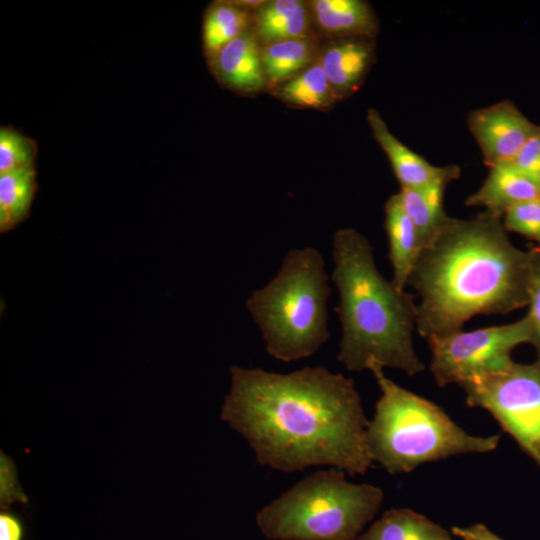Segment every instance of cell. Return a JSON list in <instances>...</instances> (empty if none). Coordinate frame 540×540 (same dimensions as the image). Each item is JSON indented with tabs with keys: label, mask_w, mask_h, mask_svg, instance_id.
<instances>
[{
	"label": "cell",
	"mask_w": 540,
	"mask_h": 540,
	"mask_svg": "<svg viewBox=\"0 0 540 540\" xmlns=\"http://www.w3.org/2000/svg\"><path fill=\"white\" fill-rule=\"evenodd\" d=\"M313 55L306 39H291L270 43L261 51L265 78L283 81L307 66Z\"/></svg>",
	"instance_id": "cell-21"
},
{
	"label": "cell",
	"mask_w": 540,
	"mask_h": 540,
	"mask_svg": "<svg viewBox=\"0 0 540 540\" xmlns=\"http://www.w3.org/2000/svg\"><path fill=\"white\" fill-rule=\"evenodd\" d=\"M384 212L388 258L393 268L392 283L405 290L422 246L413 222L400 203L398 193L388 198Z\"/></svg>",
	"instance_id": "cell-13"
},
{
	"label": "cell",
	"mask_w": 540,
	"mask_h": 540,
	"mask_svg": "<svg viewBox=\"0 0 540 540\" xmlns=\"http://www.w3.org/2000/svg\"><path fill=\"white\" fill-rule=\"evenodd\" d=\"M326 262L311 246L288 251L276 275L246 299L266 352L283 362L315 354L330 338Z\"/></svg>",
	"instance_id": "cell-5"
},
{
	"label": "cell",
	"mask_w": 540,
	"mask_h": 540,
	"mask_svg": "<svg viewBox=\"0 0 540 540\" xmlns=\"http://www.w3.org/2000/svg\"><path fill=\"white\" fill-rule=\"evenodd\" d=\"M372 59L370 43L347 39L328 46L321 56L320 65L334 93L343 95L358 88Z\"/></svg>",
	"instance_id": "cell-14"
},
{
	"label": "cell",
	"mask_w": 540,
	"mask_h": 540,
	"mask_svg": "<svg viewBox=\"0 0 540 540\" xmlns=\"http://www.w3.org/2000/svg\"><path fill=\"white\" fill-rule=\"evenodd\" d=\"M249 16L244 8L232 2L212 4L203 21V46L212 57L224 45L244 33Z\"/></svg>",
	"instance_id": "cell-20"
},
{
	"label": "cell",
	"mask_w": 540,
	"mask_h": 540,
	"mask_svg": "<svg viewBox=\"0 0 540 540\" xmlns=\"http://www.w3.org/2000/svg\"><path fill=\"white\" fill-rule=\"evenodd\" d=\"M307 11L298 0L265 2L256 17L259 36L269 42L304 39L307 28Z\"/></svg>",
	"instance_id": "cell-18"
},
{
	"label": "cell",
	"mask_w": 540,
	"mask_h": 540,
	"mask_svg": "<svg viewBox=\"0 0 540 540\" xmlns=\"http://www.w3.org/2000/svg\"><path fill=\"white\" fill-rule=\"evenodd\" d=\"M367 120L372 134L387 155L401 188H420L435 183L449 184L460 176L456 165L438 167L397 139L387 127L379 112L369 109Z\"/></svg>",
	"instance_id": "cell-10"
},
{
	"label": "cell",
	"mask_w": 540,
	"mask_h": 540,
	"mask_svg": "<svg viewBox=\"0 0 540 540\" xmlns=\"http://www.w3.org/2000/svg\"><path fill=\"white\" fill-rule=\"evenodd\" d=\"M470 407L489 412L540 468V360L460 384Z\"/></svg>",
	"instance_id": "cell-7"
},
{
	"label": "cell",
	"mask_w": 540,
	"mask_h": 540,
	"mask_svg": "<svg viewBox=\"0 0 540 540\" xmlns=\"http://www.w3.org/2000/svg\"><path fill=\"white\" fill-rule=\"evenodd\" d=\"M371 361L367 366L380 389L366 429L370 457L389 474L409 473L422 464L468 453H488L498 434L471 435L436 403L398 385Z\"/></svg>",
	"instance_id": "cell-4"
},
{
	"label": "cell",
	"mask_w": 540,
	"mask_h": 540,
	"mask_svg": "<svg viewBox=\"0 0 540 540\" xmlns=\"http://www.w3.org/2000/svg\"><path fill=\"white\" fill-rule=\"evenodd\" d=\"M312 10L317 25L328 33L371 37L378 28L370 5L361 0H316Z\"/></svg>",
	"instance_id": "cell-16"
},
{
	"label": "cell",
	"mask_w": 540,
	"mask_h": 540,
	"mask_svg": "<svg viewBox=\"0 0 540 540\" xmlns=\"http://www.w3.org/2000/svg\"><path fill=\"white\" fill-rule=\"evenodd\" d=\"M453 535L463 540H503L490 531L483 524H474L467 527H452Z\"/></svg>",
	"instance_id": "cell-28"
},
{
	"label": "cell",
	"mask_w": 540,
	"mask_h": 540,
	"mask_svg": "<svg viewBox=\"0 0 540 540\" xmlns=\"http://www.w3.org/2000/svg\"><path fill=\"white\" fill-rule=\"evenodd\" d=\"M507 162L540 182V132L529 139L519 152Z\"/></svg>",
	"instance_id": "cell-26"
},
{
	"label": "cell",
	"mask_w": 540,
	"mask_h": 540,
	"mask_svg": "<svg viewBox=\"0 0 540 540\" xmlns=\"http://www.w3.org/2000/svg\"><path fill=\"white\" fill-rule=\"evenodd\" d=\"M25 526L15 512L2 508L0 512V540H24Z\"/></svg>",
	"instance_id": "cell-27"
},
{
	"label": "cell",
	"mask_w": 540,
	"mask_h": 540,
	"mask_svg": "<svg viewBox=\"0 0 540 540\" xmlns=\"http://www.w3.org/2000/svg\"><path fill=\"white\" fill-rule=\"evenodd\" d=\"M540 198V182L516 169L509 162L490 167L482 185L465 201L466 206L483 207L502 217L511 207Z\"/></svg>",
	"instance_id": "cell-11"
},
{
	"label": "cell",
	"mask_w": 540,
	"mask_h": 540,
	"mask_svg": "<svg viewBox=\"0 0 540 540\" xmlns=\"http://www.w3.org/2000/svg\"><path fill=\"white\" fill-rule=\"evenodd\" d=\"M37 143L11 126L0 128V174L35 168Z\"/></svg>",
	"instance_id": "cell-23"
},
{
	"label": "cell",
	"mask_w": 540,
	"mask_h": 540,
	"mask_svg": "<svg viewBox=\"0 0 540 540\" xmlns=\"http://www.w3.org/2000/svg\"><path fill=\"white\" fill-rule=\"evenodd\" d=\"M532 267L529 282V310L525 315L529 326V343L540 360V249L531 247Z\"/></svg>",
	"instance_id": "cell-25"
},
{
	"label": "cell",
	"mask_w": 540,
	"mask_h": 540,
	"mask_svg": "<svg viewBox=\"0 0 540 540\" xmlns=\"http://www.w3.org/2000/svg\"><path fill=\"white\" fill-rule=\"evenodd\" d=\"M210 59L217 77L231 88L251 92L265 85L261 51L249 33L227 43Z\"/></svg>",
	"instance_id": "cell-12"
},
{
	"label": "cell",
	"mask_w": 540,
	"mask_h": 540,
	"mask_svg": "<svg viewBox=\"0 0 540 540\" xmlns=\"http://www.w3.org/2000/svg\"><path fill=\"white\" fill-rule=\"evenodd\" d=\"M448 184L435 183L420 188H401L400 203L413 222L422 246L429 245L450 220L444 210V192Z\"/></svg>",
	"instance_id": "cell-15"
},
{
	"label": "cell",
	"mask_w": 540,
	"mask_h": 540,
	"mask_svg": "<svg viewBox=\"0 0 540 540\" xmlns=\"http://www.w3.org/2000/svg\"><path fill=\"white\" fill-rule=\"evenodd\" d=\"M507 231H512L536 242L540 249V198L526 201L508 209L503 216Z\"/></svg>",
	"instance_id": "cell-24"
},
{
	"label": "cell",
	"mask_w": 540,
	"mask_h": 540,
	"mask_svg": "<svg viewBox=\"0 0 540 540\" xmlns=\"http://www.w3.org/2000/svg\"><path fill=\"white\" fill-rule=\"evenodd\" d=\"M383 500L380 487L352 483L330 467L298 481L261 508L255 521L268 540H357Z\"/></svg>",
	"instance_id": "cell-6"
},
{
	"label": "cell",
	"mask_w": 540,
	"mask_h": 540,
	"mask_svg": "<svg viewBox=\"0 0 540 540\" xmlns=\"http://www.w3.org/2000/svg\"><path fill=\"white\" fill-rule=\"evenodd\" d=\"M467 124L488 167L511 160L525 143L540 132L509 100L470 113Z\"/></svg>",
	"instance_id": "cell-9"
},
{
	"label": "cell",
	"mask_w": 540,
	"mask_h": 540,
	"mask_svg": "<svg viewBox=\"0 0 540 540\" xmlns=\"http://www.w3.org/2000/svg\"><path fill=\"white\" fill-rule=\"evenodd\" d=\"M531 267V248L511 243L502 217H451L421 250L408 282L419 298L417 332L428 340L461 331L477 315L527 306Z\"/></svg>",
	"instance_id": "cell-2"
},
{
	"label": "cell",
	"mask_w": 540,
	"mask_h": 540,
	"mask_svg": "<svg viewBox=\"0 0 540 540\" xmlns=\"http://www.w3.org/2000/svg\"><path fill=\"white\" fill-rule=\"evenodd\" d=\"M266 540H268V539H266Z\"/></svg>",
	"instance_id": "cell-29"
},
{
	"label": "cell",
	"mask_w": 540,
	"mask_h": 540,
	"mask_svg": "<svg viewBox=\"0 0 540 540\" xmlns=\"http://www.w3.org/2000/svg\"><path fill=\"white\" fill-rule=\"evenodd\" d=\"M357 540H452V537L424 515L400 508L386 511Z\"/></svg>",
	"instance_id": "cell-17"
},
{
	"label": "cell",
	"mask_w": 540,
	"mask_h": 540,
	"mask_svg": "<svg viewBox=\"0 0 540 540\" xmlns=\"http://www.w3.org/2000/svg\"><path fill=\"white\" fill-rule=\"evenodd\" d=\"M37 191L35 168L0 174V231L7 232L25 220Z\"/></svg>",
	"instance_id": "cell-19"
},
{
	"label": "cell",
	"mask_w": 540,
	"mask_h": 540,
	"mask_svg": "<svg viewBox=\"0 0 540 540\" xmlns=\"http://www.w3.org/2000/svg\"><path fill=\"white\" fill-rule=\"evenodd\" d=\"M220 418L260 465L278 471L329 466L356 476L373 465L354 380L322 366L289 373L232 366Z\"/></svg>",
	"instance_id": "cell-1"
},
{
	"label": "cell",
	"mask_w": 540,
	"mask_h": 540,
	"mask_svg": "<svg viewBox=\"0 0 540 540\" xmlns=\"http://www.w3.org/2000/svg\"><path fill=\"white\" fill-rule=\"evenodd\" d=\"M429 369L440 387L508 369L513 350L529 343L526 317L500 326L458 331L427 340Z\"/></svg>",
	"instance_id": "cell-8"
},
{
	"label": "cell",
	"mask_w": 540,
	"mask_h": 540,
	"mask_svg": "<svg viewBox=\"0 0 540 540\" xmlns=\"http://www.w3.org/2000/svg\"><path fill=\"white\" fill-rule=\"evenodd\" d=\"M331 255L341 326L337 360L352 372L367 369L371 361L409 376L423 372L412 339L414 296L379 272L369 240L354 228L333 234Z\"/></svg>",
	"instance_id": "cell-3"
},
{
	"label": "cell",
	"mask_w": 540,
	"mask_h": 540,
	"mask_svg": "<svg viewBox=\"0 0 540 540\" xmlns=\"http://www.w3.org/2000/svg\"><path fill=\"white\" fill-rule=\"evenodd\" d=\"M280 94L294 105L320 108L327 106L335 93L322 66L316 63L286 82Z\"/></svg>",
	"instance_id": "cell-22"
}]
</instances>
